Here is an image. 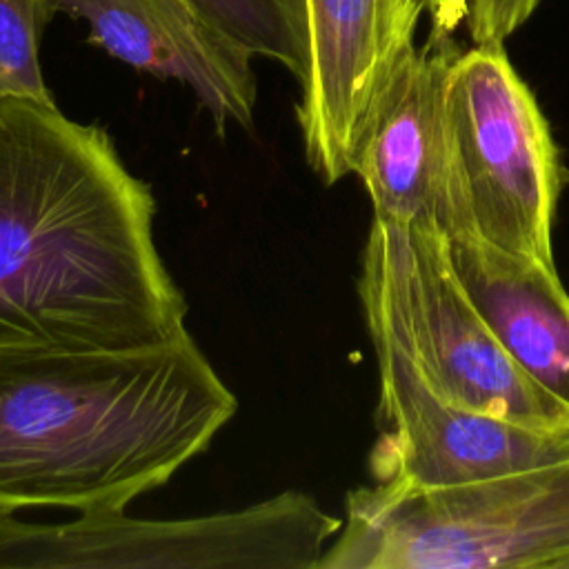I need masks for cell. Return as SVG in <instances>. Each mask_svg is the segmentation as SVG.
<instances>
[{
    "mask_svg": "<svg viewBox=\"0 0 569 569\" xmlns=\"http://www.w3.org/2000/svg\"><path fill=\"white\" fill-rule=\"evenodd\" d=\"M422 13H429L431 29L453 33L467 18V0H418Z\"/></svg>",
    "mask_w": 569,
    "mask_h": 569,
    "instance_id": "obj_15",
    "label": "cell"
},
{
    "mask_svg": "<svg viewBox=\"0 0 569 569\" xmlns=\"http://www.w3.org/2000/svg\"><path fill=\"white\" fill-rule=\"evenodd\" d=\"M451 264L516 365L569 407V291L556 267L476 233L447 238Z\"/></svg>",
    "mask_w": 569,
    "mask_h": 569,
    "instance_id": "obj_11",
    "label": "cell"
},
{
    "mask_svg": "<svg viewBox=\"0 0 569 569\" xmlns=\"http://www.w3.org/2000/svg\"><path fill=\"white\" fill-rule=\"evenodd\" d=\"M0 93H4V91H2V89H0Z\"/></svg>",
    "mask_w": 569,
    "mask_h": 569,
    "instance_id": "obj_16",
    "label": "cell"
},
{
    "mask_svg": "<svg viewBox=\"0 0 569 569\" xmlns=\"http://www.w3.org/2000/svg\"><path fill=\"white\" fill-rule=\"evenodd\" d=\"M51 0H0V89L53 102L40 69V33Z\"/></svg>",
    "mask_w": 569,
    "mask_h": 569,
    "instance_id": "obj_12",
    "label": "cell"
},
{
    "mask_svg": "<svg viewBox=\"0 0 569 569\" xmlns=\"http://www.w3.org/2000/svg\"><path fill=\"white\" fill-rule=\"evenodd\" d=\"M378 360L382 431L371 449L376 482L456 487L518 473L569 456V431L529 429L447 402L396 333L365 313Z\"/></svg>",
    "mask_w": 569,
    "mask_h": 569,
    "instance_id": "obj_7",
    "label": "cell"
},
{
    "mask_svg": "<svg viewBox=\"0 0 569 569\" xmlns=\"http://www.w3.org/2000/svg\"><path fill=\"white\" fill-rule=\"evenodd\" d=\"M251 56L284 51L293 27V0H189Z\"/></svg>",
    "mask_w": 569,
    "mask_h": 569,
    "instance_id": "obj_13",
    "label": "cell"
},
{
    "mask_svg": "<svg viewBox=\"0 0 569 569\" xmlns=\"http://www.w3.org/2000/svg\"><path fill=\"white\" fill-rule=\"evenodd\" d=\"M340 527L302 491L182 520L104 509L33 525L0 511V569H316Z\"/></svg>",
    "mask_w": 569,
    "mask_h": 569,
    "instance_id": "obj_5",
    "label": "cell"
},
{
    "mask_svg": "<svg viewBox=\"0 0 569 569\" xmlns=\"http://www.w3.org/2000/svg\"><path fill=\"white\" fill-rule=\"evenodd\" d=\"M540 0H467V27L473 44H502L527 22Z\"/></svg>",
    "mask_w": 569,
    "mask_h": 569,
    "instance_id": "obj_14",
    "label": "cell"
},
{
    "mask_svg": "<svg viewBox=\"0 0 569 569\" xmlns=\"http://www.w3.org/2000/svg\"><path fill=\"white\" fill-rule=\"evenodd\" d=\"M153 213L102 127L0 93V347L131 349L184 333Z\"/></svg>",
    "mask_w": 569,
    "mask_h": 569,
    "instance_id": "obj_1",
    "label": "cell"
},
{
    "mask_svg": "<svg viewBox=\"0 0 569 569\" xmlns=\"http://www.w3.org/2000/svg\"><path fill=\"white\" fill-rule=\"evenodd\" d=\"M569 569V456L456 487H358L316 569Z\"/></svg>",
    "mask_w": 569,
    "mask_h": 569,
    "instance_id": "obj_3",
    "label": "cell"
},
{
    "mask_svg": "<svg viewBox=\"0 0 569 569\" xmlns=\"http://www.w3.org/2000/svg\"><path fill=\"white\" fill-rule=\"evenodd\" d=\"M236 409L189 331L131 349L0 347V511L127 509Z\"/></svg>",
    "mask_w": 569,
    "mask_h": 569,
    "instance_id": "obj_2",
    "label": "cell"
},
{
    "mask_svg": "<svg viewBox=\"0 0 569 569\" xmlns=\"http://www.w3.org/2000/svg\"><path fill=\"white\" fill-rule=\"evenodd\" d=\"M445 107L467 233L556 267L553 220L567 169L549 122L502 44L458 53Z\"/></svg>",
    "mask_w": 569,
    "mask_h": 569,
    "instance_id": "obj_6",
    "label": "cell"
},
{
    "mask_svg": "<svg viewBox=\"0 0 569 569\" xmlns=\"http://www.w3.org/2000/svg\"><path fill=\"white\" fill-rule=\"evenodd\" d=\"M109 56L187 84L216 120L249 127L258 96L251 53L189 0H51Z\"/></svg>",
    "mask_w": 569,
    "mask_h": 569,
    "instance_id": "obj_10",
    "label": "cell"
},
{
    "mask_svg": "<svg viewBox=\"0 0 569 569\" xmlns=\"http://www.w3.org/2000/svg\"><path fill=\"white\" fill-rule=\"evenodd\" d=\"M302 33L298 124L311 169L353 173L371 111L422 16L418 0H296Z\"/></svg>",
    "mask_w": 569,
    "mask_h": 569,
    "instance_id": "obj_8",
    "label": "cell"
},
{
    "mask_svg": "<svg viewBox=\"0 0 569 569\" xmlns=\"http://www.w3.org/2000/svg\"><path fill=\"white\" fill-rule=\"evenodd\" d=\"M358 296L447 402L529 429L569 431V407L516 365L465 291L447 236L373 218Z\"/></svg>",
    "mask_w": 569,
    "mask_h": 569,
    "instance_id": "obj_4",
    "label": "cell"
},
{
    "mask_svg": "<svg viewBox=\"0 0 569 569\" xmlns=\"http://www.w3.org/2000/svg\"><path fill=\"white\" fill-rule=\"evenodd\" d=\"M458 53L453 33L431 29L425 44L402 56L371 111L353 173L378 220L447 238L469 231L453 180L445 107L447 76Z\"/></svg>",
    "mask_w": 569,
    "mask_h": 569,
    "instance_id": "obj_9",
    "label": "cell"
}]
</instances>
